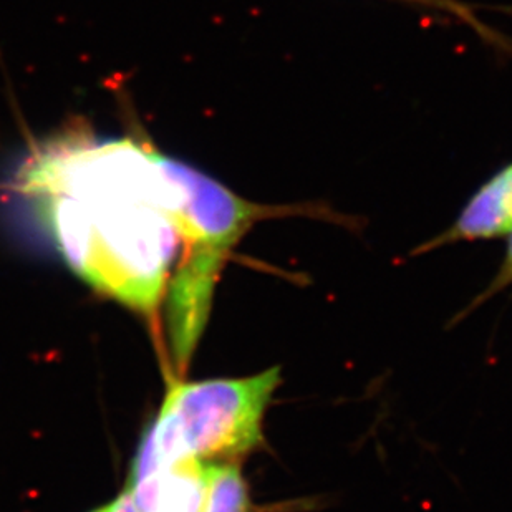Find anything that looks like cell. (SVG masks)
Returning a JSON list of instances; mask_svg holds the SVG:
<instances>
[{"instance_id":"cell-1","label":"cell","mask_w":512,"mask_h":512,"mask_svg":"<svg viewBox=\"0 0 512 512\" xmlns=\"http://www.w3.org/2000/svg\"><path fill=\"white\" fill-rule=\"evenodd\" d=\"M67 156L35 168L30 189L63 194L82 209L92 239L88 284L153 314L183 239L165 208L158 150L120 140Z\"/></svg>"},{"instance_id":"cell-2","label":"cell","mask_w":512,"mask_h":512,"mask_svg":"<svg viewBox=\"0 0 512 512\" xmlns=\"http://www.w3.org/2000/svg\"><path fill=\"white\" fill-rule=\"evenodd\" d=\"M281 368L244 378L173 383L146 430L163 468L234 461L264 443V416L281 387Z\"/></svg>"},{"instance_id":"cell-3","label":"cell","mask_w":512,"mask_h":512,"mask_svg":"<svg viewBox=\"0 0 512 512\" xmlns=\"http://www.w3.org/2000/svg\"><path fill=\"white\" fill-rule=\"evenodd\" d=\"M226 257L186 251L168 285V335L179 370L188 365L203 335L213 304L214 287Z\"/></svg>"},{"instance_id":"cell-4","label":"cell","mask_w":512,"mask_h":512,"mask_svg":"<svg viewBox=\"0 0 512 512\" xmlns=\"http://www.w3.org/2000/svg\"><path fill=\"white\" fill-rule=\"evenodd\" d=\"M512 232V165L494 174L469 203L453 226L418 247L416 254L455 242L509 236Z\"/></svg>"},{"instance_id":"cell-5","label":"cell","mask_w":512,"mask_h":512,"mask_svg":"<svg viewBox=\"0 0 512 512\" xmlns=\"http://www.w3.org/2000/svg\"><path fill=\"white\" fill-rule=\"evenodd\" d=\"M251 494L234 461L204 464L201 512H251Z\"/></svg>"},{"instance_id":"cell-6","label":"cell","mask_w":512,"mask_h":512,"mask_svg":"<svg viewBox=\"0 0 512 512\" xmlns=\"http://www.w3.org/2000/svg\"><path fill=\"white\" fill-rule=\"evenodd\" d=\"M509 285H512V232L509 234L508 247H506V256H504L503 264L499 267L498 274L494 276L491 284L486 287L483 294L479 295L476 302L471 304L464 314H468L469 310H473L474 307H478L479 304H483L486 300L491 299L493 295L503 292L504 289H508Z\"/></svg>"},{"instance_id":"cell-7","label":"cell","mask_w":512,"mask_h":512,"mask_svg":"<svg viewBox=\"0 0 512 512\" xmlns=\"http://www.w3.org/2000/svg\"><path fill=\"white\" fill-rule=\"evenodd\" d=\"M108 511L110 512H141L136 506L135 501L131 498V494L128 491L118 496L112 504H108Z\"/></svg>"},{"instance_id":"cell-8","label":"cell","mask_w":512,"mask_h":512,"mask_svg":"<svg viewBox=\"0 0 512 512\" xmlns=\"http://www.w3.org/2000/svg\"><path fill=\"white\" fill-rule=\"evenodd\" d=\"M435 2L438 4V7H441V9L453 10V12H458V14L461 12L458 5H456L453 0H435ZM461 14H463V12H461Z\"/></svg>"},{"instance_id":"cell-9","label":"cell","mask_w":512,"mask_h":512,"mask_svg":"<svg viewBox=\"0 0 512 512\" xmlns=\"http://www.w3.org/2000/svg\"><path fill=\"white\" fill-rule=\"evenodd\" d=\"M408 2H418V4L435 5V7H438L435 0H408Z\"/></svg>"},{"instance_id":"cell-10","label":"cell","mask_w":512,"mask_h":512,"mask_svg":"<svg viewBox=\"0 0 512 512\" xmlns=\"http://www.w3.org/2000/svg\"><path fill=\"white\" fill-rule=\"evenodd\" d=\"M92 512H110V511H108V506H105V508H100V509H97V511H92Z\"/></svg>"}]
</instances>
